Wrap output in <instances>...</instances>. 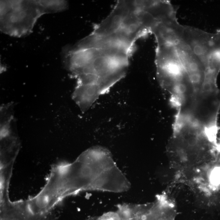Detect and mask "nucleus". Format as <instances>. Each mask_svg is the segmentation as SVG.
I'll return each mask as SVG.
<instances>
[{
  "label": "nucleus",
  "mask_w": 220,
  "mask_h": 220,
  "mask_svg": "<svg viewBox=\"0 0 220 220\" xmlns=\"http://www.w3.org/2000/svg\"><path fill=\"white\" fill-rule=\"evenodd\" d=\"M213 34L193 28L184 26L181 40L191 50L205 66L208 67V56Z\"/></svg>",
  "instance_id": "obj_3"
},
{
  "label": "nucleus",
  "mask_w": 220,
  "mask_h": 220,
  "mask_svg": "<svg viewBox=\"0 0 220 220\" xmlns=\"http://www.w3.org/2000/svg\"><path fill=\"white\" fill-rule=\"evenodd\" d=\"M64 8L60 1H1V31L11 36H23L31 32L40 16Z\"/></svg>",
  "instance_id": "obj_2"
},
{
  "label": "nucleus",
  "mask_w": 220,
  "mask_h": 220,
  "mask_svg": "<svg viewBox=\"0 0 220 220\" xmlns=\"http://www.w3.org/2000/svg\"><path fill=\"white\" fill-rule=\"evenodd\" d=\"M131 1H118L112 12L100 24L96 25L92 34L98 37L107 36L117 31L130 10Z\"/></svg>",
  "instance_id": "obj_4"
},
{
  "label": "nucleus",
  "mask_w": 220,
  "mask_h": 220,
  "mask_svg": "<svg viewBox=\"0 0 220 220\" xmlns=\"http://www.w3.org/2000/svg\"><path fill=\"white\" fill-rule=\"evenodd\" d=\"M131 187L108 150L95 146L72 163L54 165L45 185L34 196L26 200L34 213H45L65 198L85 191L120 193Z\"/></svg>",
  "instance_id": "obj_1"
}]
</instances>
